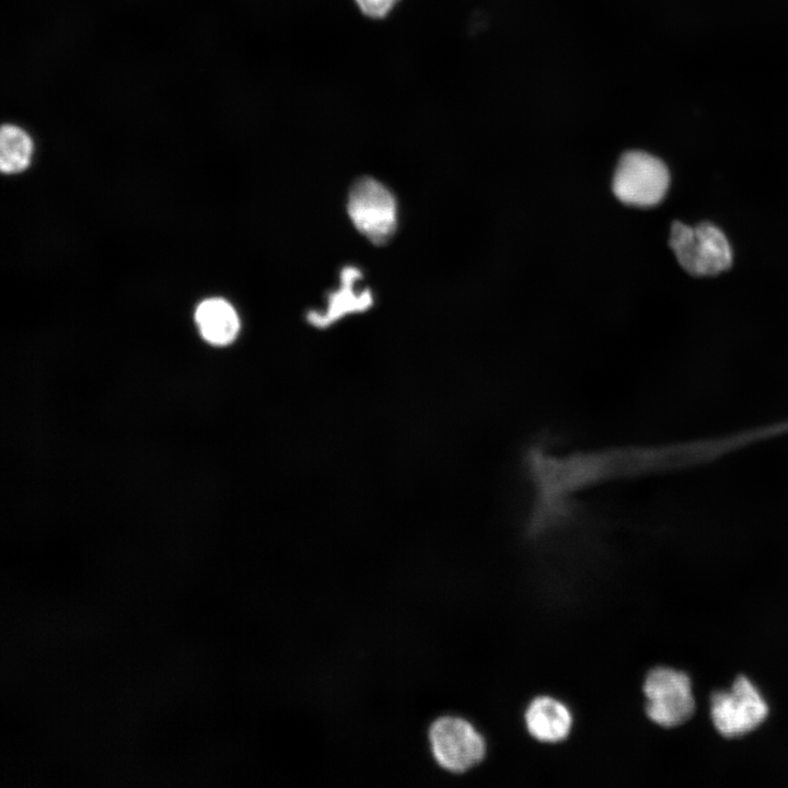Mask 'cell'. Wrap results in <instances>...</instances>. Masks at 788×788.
I'll return each mask as SVG.
<instances>
[{
	"label": "cell",
	"instance_id": "obj_1",
	"mask_svg": "<svg viewBox=\"0 0 788 788\" xmlns=\"http://www.w3.org/2000/svg\"><path fill=\"white\" fill-rule=\"evenodd\" d=\"M429 751L438 767L451 775H465L488 756L489 744L473 720L454 714L433 719L427 732Z\"/></svg>",
	"mask_w": 788,
	"mask_h": 788
},
{
	"label": "cell",
	"instance_id": "obj_2",
	"mask_svg": "<svg viewBox=\"0 0 788 788\" xmlns=\"http://www.w3.org/2000/svg\"><path fill=\"white\" fill-rule=\"evenodd\" d=\"M669 246L681 267L693 276H714L727 270L733 260L731 245L717 225L702 222L672 223Z\"/></svg>",
	"mask_w": 788,
	"mask_h": 788
},
{
	"label": "cell",
	"instance_id": "obj_3",
	"mask_svg": "<svg viewBox=\"0 0 788 788\" xmlns=\"http://www.w3.org/2000/svg\"><path fill=\"white\" fill-rule=\"evenodd\" d=\"M641 693L644 712L661 728H675L690 720L695 699L688 675L670 667L658 665L644 676Z\"/></svg>",
	"mask_w": 788,
	"mask_h": 788
},
{
	"label": "cell",
	"instance_id": "obj_4",
	"mask_svg": "<svg viewBox=\"0 0 788 788\" xmlns=\"http://www.w3.org/2000/svg\"><path fill=\"white\" fill-rule=\"evenodd\" d=\"M670 187V172L658 157L645 151L625 152L612 178L614 196L631 207L648 208L661 202Z\"/></svg>",
	"mask_w": 788,
	"mask_h": 788
},
{
	"label": "cell",
	"instance_id": "obj_5",
	"mask_svg": "<svg viewBox=\"0 0 788 788\" xmlns=\"http://www.w3.org/2000/svg\"><path fill=\"white\" fill-rule=\"evenodd\" d=\"M347 211L356 229L376 245L386 243L396 230L395 197L372 177H360L351 185Z\"/></svg>",
	"mask_w": 788,
	"mask_h": 788
},
{
	"label": "cell",
	"instance_id": "obj_6",
	"mask_svg": "<svg viewBox=\"0 0 788 788\" xmlns=\"http://www.w3.org/2000/svg\"><path fill=\"white\" fill-rule=\"evenodd\" d=\"M768 705L757 687L739 675L730 690L710 697V717L716 730L726 738H738L757 729L768 716Z\"/></svg>",
	"mask_w": 788,
	"mask_h": 788
},
{
	"label": "cell",
	"instance_id": "obj_7",
	"mask_svg": "<svg viewBox=\"0 0 788 788\" xmlns=\"http://www.w3.org/2000/svg\"><path fill=\"white\" fill-rule=\"evenodd\" d=\"M575 714L561 698L537 694L525 705L522 722L529 738L538 745L557 746L572 734Z\"/></svg>",
	"mask_w": 788,
	"mask_h": 788
},
{
	"label": "cell",
	"instance_id": "obj_8",
	"mask_svg": "<svg viewBox=\"0 0 788 788\" xmlns=\"http://www.w3.org/2000/svg\"><path fill=\"white\" fill-rule=\"evenodd\" d=\"M195 320L201 337L213 346L230 345L240 332L236 311L220 298L204 300L196 310Z\"/></svg>",
	"mask_w": 788,
	"mask_h": 788
},
{
	"label": "cell",
	"instance_id": "obj_9",
	"mask_svg": "<svg viewBox=\"0 0 788 788\" xmlns=\"http://www.w3.org/2000/svg\"><path fill=\"white\" fill-rule=\"evenodd\" d=\"M361 274L355 267H346L341 271V286L339 290L329 297L327 311L323 314L309 313V322L316 327H327L348 313L362 312L372 303V296L369 290L355 293L354 283Z\"/></svg>",
	"mask_w": 788,
	"mask_h": 788
},
{
	"label": "cell",
	"instance_id": "obj_10",
	"mask_svg": "<svg viewBox=\"0 0 788 788\" xmlns=\"http://www.w3.org/2000/svg\"><path fill=\"white\" fill-rule=\"evenodd\" d=\"M33 142L20 127L5 124L0 131V169L14 174L25 170L32 158Z\"/></svg>",
	"mask_w": 788,
	"mask_h": 788
},
{
	"label": "cell",
	"instance_id": "obj_11",
	"mask_svg": "<svg viewBox=\"0 0 788 788\" xmlns=\"http://www.w3.org/2000/svg\"><path fill=\"white\" fill-rule=\"evenodd\" d=\"M362 14L370 19L385 18L399 0H354Z\"/></svg>",
	"mask_w": 788,
	"mask_h": 788
}]
</instances>
